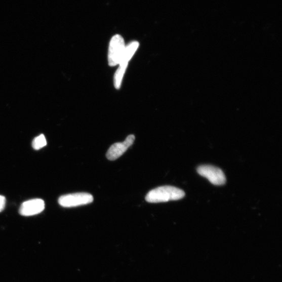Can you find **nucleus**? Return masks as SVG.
Masks as SVG:
<instances>
[{
    "label": "nucleus",
    "instance_id": "4",
    "mask_svg": "<svg viewBox=\"0 0 282 282\" xmlns=\"http://www.w3.org/2000/svg\"><path fill=\"white\" fill-rule=\"evenodd\" d=\"M198 174L206 178L214 185L221 186L225 184L226 177L219 168L212 165H202L197 169Z\"/></svg>",
    "mask_w": 282,
    "mask_h": 282
},
{
    "label": "nucleus",
    "instance_id": "7",
    "mask_svg": "<svg viewBox=\"0 0 282 282\" xmlns=\"http://www.w3.org/2000/svg\"><path fill=\"white\" fill-rule=\"evenodd\" d=\"M139 46V43L137 41L132 42L127 46H126L123 59L120 63H128L129 61L137 51Z\"/></svg>",
    "mask_w": 282,
    "mask_h": 282
},
{
    "label": "nucleus",
    "instance_id": "10",
    "mask_svg": "<svg viewBox=\"0 0 282 282\" xmlns=\"http://www.w3.org/2000/svg\"><path fill=\"white\" fill-rule=\"evenodd\" d=\"M6 198L3 195H0V212L4 211L6 207Z\"/></svg>",
    "mask_w": 282,
    "mask_h": 282
},
{
    "label": "nucleus",
    "instance_id": "8",
    "mask_svg": "<svg viewBox=\"0 0 282 282\" xmlns=\"http://www.w3.org/2000/svg\"><path fill=\"white\" fill-rule=\"evenodd\" d=\"M119 67L116 71L114 76V86L116 89H119L121 87L122 80L126 72L128 63H120Z\"/></svg>",
    "mask_w": 282,
    "mask_h": 282
},
{
    "label": "nucleus",
    "instance_id": "1",
    "mask_svg": "<svg viewBox=\"0 0 282 282\" xmlns=\"http://www.w3.org/2000/svg\"><path fill=\"white\" fill-rule=\"evenodd\" d=\"M185 195V192L180 189L169 186H162L149 192L145 200L149 203H167L180 200Z\"/></svg>",
    "mask_w": 282,
    "mask_h": 282
},
{
    "label": "nucleus",
    "instance_id": "3",
    "mask_svg": "<svg viewBox=\"0 0 282 282\" xmlns=\"http://www.w3.org/2000/svg\"><path fill=\"white\" fill-rule=\"evenodd\" d=\"M93 200L92 194L79 192L62 195L59 197L58 203L63 207L72 208L87 205L93 203Z\"/></svg>",
    "mask_w": 282,
    "mask_h": 282
},
{
    "label": "nucleus",
    "instance_id": "9",
    "mask_svg": "<svg viewBox=\"0 0 282 282\" xmlns=\"http://www.w3.org/2000/svg\"><path fill=\"white\" fill-rule=\"evenodd\" d=\"M46 145L47 141L44 135L36 137L32 142V146L35 150H39Z\"/></svg>",
    "mask_w": 282,
    "mask_h": 282
},
{
    "label": "nucleus",
    "instance_id": "6",
    "mask_svg": "<svg viewBox=\"0 0 282 282\" xmlns=\"http://www.w3.org/2000/svg\"><path fill=\"white\" fill-rule=\"evenodd\" d=\"M45 208V204L42 199H32L22 204L19 213L22 216H32L42 213Z\"/></svg>",
    "mask_w": 282,
    "mask_h": 282
},
{
    "label": "nucleus",
    "instance_id": "2",
    "mask_svg": "<svg viewBox=\"0 0 282 282\" xmlns=\"http://www.w3.org/2000/svg\"><path fill=\"white\" fill-rule=\"evenodd\" d=\"M126 45L124 39L119 35L113 36L109 44L108 60L110 66H114L121 62Z\"/></svg>",
    "mask_w": 282,
    "mask_h": 282
},
{
    "label": "nucleus",
    "instance_id": "5",
    "mask_svg": "<svg viewBox=\"0 0 282 282\" xmlns=\"http://www.w3.org/2000/svg\"><path fill=\"white\" fill-rule=\"evenodd\" d=\"M134 135H129L123 142L116 143L112 144L109 148L106 157L109 160H114L122 156L135 140Z\"/></svg>",
    "mask_w": 282,
    "mask_h": 282
}]
</instances>
